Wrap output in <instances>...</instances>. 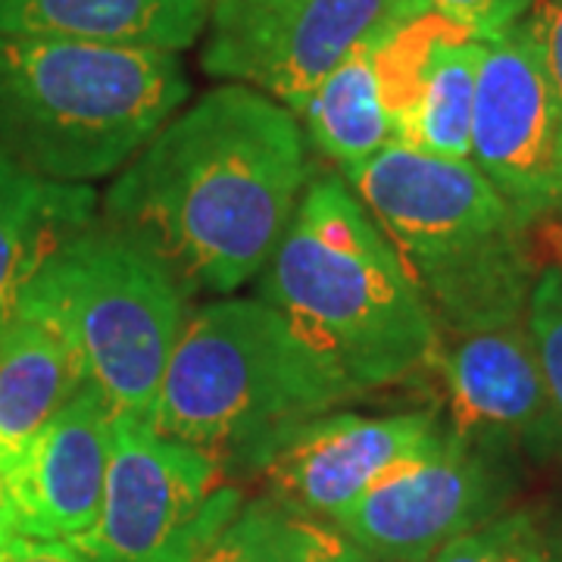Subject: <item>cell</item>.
I'll return each instance as SVG.
<instances>
[{
  "mask_svg": "<svg viewBox=\"0 0 562 562\" xmlns=\"http://www.w3.org/2000/svg\"><path fill=\"white\" fill-rule=\"evenodd\" d=\"M525 25L531 29L543 66L562 98V0H535V7L525 16Z\"/></svg>",
  "mask_w": 562,
  "mask_h": 562,
  "instance_id": "24",
  "label": "cell"
},
{
  "mask_svg": "<svg viewBox=\"0 0 562 562\" xmlns=\"http://www.w3.org/2000/svg\"><path fill=\"white\" fill-rule=\"evenodd\" d=\"M362 394L262 297L191 306L150 422L222 460L257 465L303 422Z\"/></svg>",
  "mask_w": 562,
  "mask_h": 562,
  "instance_id": "3",
  "label": "cell"
},
{
  "mask_svg": "<svg viewBox=\"0 0 562 562\" xmlns=\"http://www.w3.org/2000/svg\"><path fill=\"white\" fill-rule=\"evenodd\" d=\"M13 310L69 344L116 416L150 419L191 294L162 257L98 213L41 262Z\"/></svg>",
  "mask_w": 562,
  "mask_h": 562,
  "instance_id": "6",
  "label": "cell"
},
{
  "mask_svg": "<svg viewBox=\"0 0 562 562\" xmlns=\"http://www.w3.org/2000/svg\"><path fill=\"white\" fill-rule=\"evenodd\" d=\"M0 562H94L69 541H35V538H16L3 553Z\"/></svg>",
  "mask_w": 562,
  "mask_h": 562,
  "instance_id": "25",
  "label": "cell"
},
{
  "mask_svg": "<svg viewBox=\"0 0 562 562\" xmlns=\"http://www.w3.org/2000/svg\"><path fill=\"white\" fill-rule=\"evenodd\" d=\"M375 47L369 44L335 66L297 110L306 144L338 162L341 172L372 160L394 140L379 91Z\"/></svg>",
  "mask_w": 562,
  "mask_h": 562,
  "instance_id": "18",
  "label": "cell"
},
{
  "mask_svg": "<svg viewBox=\"0 0 562 562\" xmlns=\"http://www.w3.org/2000/svg\"><path fill=\"white\" fill-rule=\"evenodd\" d=\"M116 409L94 384H85L32 441L7 479L22 538H85L103 506L113 453Z\"/></svg>",
  "mask_w": 562,
  "mask_h": 562,
  "instance_id": "14",
  "label": "cell"
},
{
  "mask_svg": "<svg viewBox=\"0 0 562 562\" xmlns=\"http://www.w3.org/2000/svg\"><path fill=\"white\" fill-rule=\"evenodd\" d=\"M525 325L538 353L543 387L562 431V269H541L525 306Z\"/></svg>",
  "mask_w": 562,
  "mask_h": 562,
  "instance_id": "21",
  "label": "cell"
},
{
  "mask_svg": "<svg viewBox=\"0 0 562 562\" xmlns=\"http://www.w3.org/2000/svg\"><path fill=\"white\" fill-rule=\"evenodd\" d=\"M441 431V406L401 413H353L341 406L281 438L260 462V472L288 513L331 522L397 465L428 450Z\"/></svg>",
  "mask_w": 562,
  "mask_h": 562,
  "instance_id": "11",
  "label": "cell"
},
{
  "mask_svg": "<svg viewBox=\"0 0 562 562\" xmlns=\"http://www.w3.org/2000/svg\"><path fill=\"white\" fill-rule=\"evenodd\" d=\"M201 562H301L291 513L276 501L247 503Z\"/></svg>",
  "mask_w": 562,
  "mask_h": 562,
  "instance_id": "19",
  "label": "cell"
},
{
  "mask_svg": "<svg viewBox=\"0 0 562 562\" xmlns=\"http://www.w3.org/2000/svg\"><path fill=\"white\" fill-rule=\"evenodd\" d=\"M431 562H547V541L531 513L506 509L453 538Z\"/></svg>",
  "mask_w": 562,
  "mask_h": 562,
  "instance_id": "20",
  "label": "cell"
},
{
  "mask_svg": "<svg viewBox=\"0 0 562 562\" xmlns=\"http://www.w3.org/2000/svg\"><path fill=\"white\" fill-rule=\"evenodd\" d=\"M431 372L441 379L450 431L513 457L562 460V431L525 319L441 331Z\"/></svg>",
  "mask_w": 562,
  "mask_h": 562,
  "instance_id": "12",
  "label": "cell"
},
{
  "mask_svg": "<svg viewBox=\"0 0 562 562\" xmlns=\"http://www.w3.org/2000/svg\"><path fill=\"white\" fill-rule=\"evenodd\" d=\"M306 184L297 116L225 81L116 172L101 216L162 257L191 297H232L276 254Z\"/></svg>",
  "mask_w": 562,
  "mask_h": 562,
  "instance_id": "1",
  "label": "cell"
},
{
  "mask_svg": "<svg viewBox=\"0 0 562 562\" xmlns=\"http://www.w3.org/2000/svg\"><path fill=\"white\" fill-rule=\"evenodd\" d=\"M257 297L360 394L431 372L441 328L379 222L341 179H310Z\"/></svg>",
  "mask_w": 562,
  "mask_h": 562,
  "instance_id": "2",
  "label": "cell"
},
{
  "mask_svg": "<svg viewBox=\"0 0 562 562\" xmlns=\"http://www.w3.org/2000/svg\"><path fill=\"white\" fill-rule=\"evenodd\" d=\"M543 541H547V562H562V525L557 535H550Z\"/></svg>",
  "mask_w": 562,
  "mask_h": 562,
  "instance_id": "27",
  "label": "cell"
},
{
  "mask_svg": "<svg viewBox=\"0 0 562 562\" xmlns=\"http://www.w3.org/2000/svg\"><path fill=\"white\" fill-rule=\"evenodd\" d=\"M291 522H294L301 562H375L362 547H357L331 522L303 519V516H294V513H291Z\"/></svg>",
  "mask_w": 562,
  "mask_h": 562,
  "instance_id": "23",
  "label": "cell"
},
{
  "mask_svg": "<svg viewBox=\"0 0 562 562\" xmlns=\"http://www.w3.org/2000/svg\"><path fill=\"white\" fill-rule=\"evenodd\" d=\"M88 384L76 353L44 322L0 316V472L10 475L47 422Z\"/></svg>",
  "mask_w": 562,
  "mask_h": 562,
  "instance_id": "16",
  "label": "cell"
},
{
  "mask_svg": "<svg viewBox=\"0 0 562 562\" xmlns=\"http://www.w3.org/2000/svg\"><path fill=\"white\" fill-rule=\"evenodd\" d=\"M344 181L422 288L441 331L525 319L538 266L528 225L472 160L428 157L391 140Z\"/></svg>",
  "mask_w": 562,
  "mask_h": 562,
  "instance_id": "4",
  "label": "cell"
},
{
  "mask_svg": "<svg viewBox=\"0 0 562 562\" xmlns=\"http://www.w3.org/2000/svg\"><path fill=\"white\" fill-rule=\"evenodd\" d=\"M428 13L460 25L472 38L487 41L528 16L535 0H422Z\"/></svg>",
  "mask_w": 562,
  "mask_h": 562,
  "instance_id": "22",
  "label": "cell"
},
{
  "mask_svg": "<svg viewBox=\"0 0 562 562\" xmlns=\"http://www.w3.org/2000/svg\"><path fill=\"white\" fill-rule=\"evenodd\" d=\"M16 538H22L20 519H16V506H13V497H10L7 479H3V472H0V553L16 541Z\"/></svg>",
  "mask_w": 562,
  "mask_h": 562,
  "instance_id": "26",
  "label": "cell"
},
{
  "mask_svg": "<svg viewBox=\"0 0 562 562\" xmlns=\"http://www.w3.org/2000/svg\"><path fill=\"white\" fill-rule=\"evenodd\" d=\"M484 41L438 13L397 25L375 47L379 91L394 140L428 157L469 160Z\"/></svg>",
  "mask_w": 562,
  "mask_h": 562,
  "instance_id": "13",
  "label": "cell"
},
{
  "mask_svg": "<svg viewBox=\"0 0 562 562\" xmlns=\"http://www.w3.org/2000/svg\"><path fill=\"white\" fill-rule=\"evenodd\" d=\"M516 457L460 438L443 422L438 441L397 465L331 525L375 562H431L453 538L506 513Z\"/></svg>",
  "mask_w": 562,
  "mask_h": 562,
  "instance_id": "9",
  "label": "cell"
},
{
  "mask_svg": "<svg viewBox=\"0 0 562 562\" xmlns=\"http://www.w3.org/2000/svg\"><path fill=\"white\" fill-rule=\"evenodd\" d=\"M179 54L0 35V150L32 176L122 172L188 101Z\"/></svg>",
  "mask_w": 562,
  "mask_h": 562,
  "instance_id": "5",
  "label": "cell"
},
{
  "mask_svg": "<svg viewBox=\"0 0 562 562\" xmlns=\"http://www.w3.org/2000/svg\"><path fill=\"white\" fill-rule=\"evenodd\" d=\"M98 220L91 184L38 179L0 150V316L69 235Z\"/></svg>",
  "mask_w": 562,
  "mask_h": 562,
  "instance_id": "17",
  "label": "cell"
},
{
  "mask_svg": "<svg viewBox=\"0 0 562 562\" xmlns=\"http://www.w3.org/2000/svg\"><path fill=\"white\" fill-rule=\"evenodd\" d=\"M422 13V0H213L201 63L297 116L335 66Z\"/></svg>",
  "mask_w": 562,
  "mask_h": 562,
  "instance_id": "8",
  "label": "cell"
},
{
  "mask_svg": "<svg viewBox=\"0 0 562 562\" xmlns=\"http://www.w3.org/2000/svg\"><path fill=\"white\" fill-rule=\"evenodd\" d=\"M469 160L525 225L562 213V98L525 20L484 41Z\"/></svg>",
  "mask_w": 562,
  "mask_h": 562,
  "instance_id": "10",
  "label": "cell"
},
{
  "mask_svg": "<svg viewBox=\"0 0 562 562\" xmlns=\"http://www.w3.org/2000/svg\"><path fill=\"white\" fill-rule=\"evenodd\" d=\"M241 506L222 457L116 416L101 516L76 547L94 562H201Z\"/></svg>",
  "mask_w": 562,
  "mask_h": 562,
  "instance_id": "7",
  "label": "cell"
},
{
  "mask_svg": "<svg viewBox=\"0 0 562 562\" xmlns=\"http://www.w3.org/2000/svg\"><path fill=\"white\" fill-rule=\"evenodd\" d=\"M213 0H0V35L179 54L201 41Z\"/></svg>",
  "mask_w": 562,
  "mask_h": 562,
  "instance_id": "15",
  "label": "cell"
}]
</instances>
